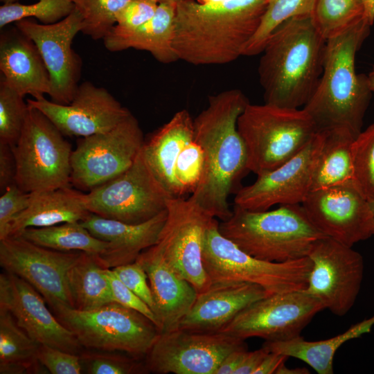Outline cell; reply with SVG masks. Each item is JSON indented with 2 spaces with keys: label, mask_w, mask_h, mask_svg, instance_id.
Instances as JSON below:
<instances>
[{
  "label": "cell",
  "mask_w": 374,
  "mask_h": 374,
  "mask_svg": "<svg viewBox=\"0 0 374 374\" xmlns=\"http://www.w3.org/2000/svg\"><path fill=\"white\" fill-rule=\"evenodd\" d=\"M365 8V18L372 26L374 22V0H363Z\"/></svg>",
  "instance_id": "51"
},
{
  "label": "cell",
  "mask_w": 374,
  "mask_h": 374,
  "mask_svg": "<svg viewBox=\"0 0 374 374\" xmlns=\"http://www.w3.org/2000/svg\"><path fill=\"white\" fill-rule=\"evenodd\" d=\"M238 130L247 156L248 171L260 175L297 154L317 132L303 109L250 103L240 115Z\"/></svg>",
  "instance_id": "6"
},
{
  "label": "cell",
  "mask_w": 374,
  "mask_h": 374,
  "mask_svg": "<svg viewBox=\"0 0 374 374\" xmlns=\"http://www.w3.org/2000/svg\"><path fill=\"white\" fill-rule=\"evenodd\" d=\"M249 103L239 89L208 98L194 119L193 139L202 148L205 166L202 181L190 198L212 217L226 220L232 214L228 198L247 169V156L238 130L240 115Z\"/></svg>",
  "instance_id": "1"
},
{
  "label": "cell",
  "mask_w": 374,
  "mask_h": 374,
  "mask_svg": "<svg viewBox=\"0 0 374 374\" xmlns=\"http://www.w3.org/2000/svg\"><path fill=\"white\" fill-rule=\"evenodd\" d=\"M326 44L311 16L279 26L267 41L258 68L265 103L303 107L321 78Z\"/></svg>",
  "instance_id": "3"
},
{
  "label": "cell",
  "mask_w": 374,
  "mask_h": 374,
  "mask_svg": "<svg viewBox=\"0 0 374 374\" xmlns=\"http://www.w3.org/2000/svg\"><path fill=\"white\" fill-rule=\"evenodd\" d=\"M364 19L344 33L326 40L323 71L310 98L303 107L317 131L343 128L357 136L371 94L367 76L355 70V57L370 33Z\"/></svg>",
  "instance_id": "4"
},
{
  "label": "cell",
  "mask_w": 374,
  "mask_h": 374,
  "mask_svg": "<svg viewBox=\"0 0 374 374\" xmlns=\"http://www.w3.org/2000/svg\"><path fill=\"white\" fill-rule=\"evenodd\" d=\"M167 217V209L139 224H128L90 213L82 224L95 237L108 242L107 251L97 256L105 268L134 262L144 250L157 244Z\"/></svg>",
  "instance_id": "24"
},
{
  "label": "cell",
  "mask_w": 374,
  "mask_h": 374,
  "mask_svg": "<svg viewBox=\"0 0 374 374\" xmlns=\"http://www.w3.org/2000/svg\"><path fill=\"white\" fill-rule=\"evenodd\" d=\"M224 0H197V1L202 4H211V3H215L220 1H222Z\"/></svg>",
  "instance_id": "54"
},
{
  "label": "cell",
  "mask_w": 374,
  "mask_h": 374,
  "mask_svg": "<svg viewBox=\"0 0 374 374\" xmlns=\"http://www.w3.org/2000/svg\"><path fill=\"white\" fill-rule=\"evenodd\" d=\"M288 357L283 355L269 352L256 370L254 374L276 373L277 369L285 363Z\"/></svg>",
  "instance_id": "50"
},
{
  "label": "cell",
  "mask_w": 374,
  "mask_h": 374,
  "mask_svg": "<svg viewBox=\"0 0 374 374\" xmlns=\"http://www.w3.org/2000/svg\"><path fill=\"white\" fill-rule=\"evenodd\" d=\"M37 359L51 374H80L83 371L80 355L40 344Z\"/></svg>",
  "instance_id": "42"
},
{
  "label": "cell",
  "mask_w": 374,
  "mask_h": 374,
  "mask_svg": "<svg viewBox=\"0 0 374 374\" xmlns=\"http://www.w3.org/2000/svg\"><path fill=\"white\" fill-rule=\"evenodd\" d=\"M15 26L37 47L48 71L51 101L69 104L79 85L82 62L72 48L73 40L82 30V18L75 9L52 24H38L30 19L15 22Z\"/></svg>",
  "instance_id": "18"
},
{
  "label": "cell",
  "mask_w": 374,
  "mask_h": 374,
  "mask_svg": "<svg viewBox=\"0 0 374 374\" xmlns=\"http://www.w3.org/2000/svg\"><path fill=\"white\" fill-rule=\"evenodd\" d=\"M215 218L206 231L202 261L211 283H247L258 285L269 294L303 290L312 267L308 256L273 262L256 258L221 234Z\"/></svg>",
  "instance_id": "8"
},
{
  "label": "cell",
  "mask_w": 374,
  "mask_h": 374,
  "mask_svg": "<svg viewBox=\"0 0 374 374\" xmlns=\"http://www.w3.org/2000/svg\"><path fill=\"white\" fill-rule=\"evenodd\" d=\"M309 371L305 368H289L283 364L276 371V374H308Z\"/></svg>",
  "instance_id": "52"
},
{
  "label": "cell",
  "mask_w": 374,
  "mask_h": 374,
  "mask_svg": "<svg viewBox=\"0 0 374 374\" xmlns=\"http://www.w3.org/2000/svg\"><path fill=\"white\" fill-rule=\"evenodd\" d=\"M131 0H72L82 18V33L103 39L116 24L118 13Z\"/></svg>",
  "instance_id": "36"
},
{
  "label": "cell",
  "mask_w": 374,
  "mask_h": 374,
  "mask_svg": "<svg viewBox=\"0 0 374 374\" xmlns=\"http://www.w3.org/2000/svg\"><path fill=\"white\" fill-rule=\"evenodd\" d=\"M49 307L85 349L122 352L141 359L160 333L147 317L116 302L87 311L60 303Z\"/></svg>",
  "instance_id": "7"
},
{
  "label": "cell",
  "mask_w": 374,
  "mask_h": 374,
  "mask_svg": "<svg viewBox=\"0 0 374 374\" xmlns=\"http://www.w3.org/2000/svg\"><path fill=\"white\" fill-rule=\"evenodd\" d=\"M366 76H367V81H368V87L371 92L374 93V66L371 71Z\"/></svg>",
  "instance_id": "53"
},
{
  "label": "cell",
  "mask_w": 374,
  "mask_h": 374,
  "mask_svg": "<svg viewBox=\"0 0 374 374\" xmlns=\"http://www.w3.org/2000/svg\"><path fill=\"white\" fill-rule=\"evenodd\" d=\"M370 204H371V208L374 213V202H370Z\"/></svg>",
  "instance_id": "57"
},
{
  "label": "cell",
  "mask_w": 374,
  "mask_h": 374,
  "mask_svg": "<svg viewBox=\"0 0 374 374\" xmlns=\"http://www.w3.org/2000/svg\"><path fill=\"white\" fill-rule=\"evenodd\" d=\"M222 235L251 256L284 262L307 257L326 237L310 220L301 204L253 211L234 205L229 219L219 222Z\"/></svg>",
  "instance_id": "5"
},
{
  "label": "cell",
  "mask_w": 374,
  "mask_h": 374,
  "mask_svg": "<svg viewBox=\"0 0 374 374\" xmlns=\"http://www.w3.org/2000/svg\"><path fill=\"white\" fill-rule=\"evenodd\" d=\"M373 326L374 314L330 339L308 341L300 335L283 341H265L262 346L270 353L299 359L319 374H332L333 359L337 350L346 341L371 332Z\"/></svg>",
  "instance_id": "29"
},
{
  "label": "cell",
  "mask_w": 374,
  "mask_h": 374,
  "mask_svg": "<svg viewBox=\"0 0 374 374\" xmlns=\"http://www.w3.org/2000/svg\"><path fill=\"white\" fill-rule=\"evenodd\" d=\"M0 71L6 83L23 96L38 100L51 92L50 75L37 47L15 26L1 32Z\"/></svg>",
  "instance_id": "25"
},
{
  "label": "cell",
  "mask_w": 374,
  "mask_h": 374,
  "mask_svg": "<svg viewBox=\"0 0 374 374\" xmlns=\"http://www.w3.org/2000/svg\"><path fill=\"white\" fill-rule=\"evenodd\" d=\"M158 5L157 0H131L118 13L113 28L129 31L139 28L154 16Z\"/></svg>",
  "instance_id": "44"
},
{
  "label": "cell",
  "mask_w": 374,
  "mask_h": 374,
  "mask_svg": "<svg viewBox=\"0 0 374 374\" xmlns=\"http://www.w3.org/2000/svg\"><path fill=\"white\" fill-rule=\"evenodd\" d=\"M136 260L147 274L160 333L178 329L197 292L168 264L155 244L141 252Z\"/></svg>",
  "instance_id": "22"
},
{
  "label": "cell",
  "mask_w": 374,
  "mask_h": 374,
  "mask_svg": "<svg viewBox=\"0 0 374 374\" xmlns=\"http://www.w3.org/2000/svg\"><path fill=\"white\" fill-rule=\"evenodd\" d=\"M83 371L89 374H138L148 371L141 363L130 355L117 351L84 350L80 355Z\"/></svg>",
  "instance_id": "40"
},
{
  "label": "cell",
  "mask_w": 374,
  "mask_h": 374,
  "mask_svg": "<svg viewBox=\"0 0 374 374\" xmlns=\"http://www.w3.org/2000/svg\"><path fill=\"white\" fill-rule=\"evenodd\" d=\"M322 147L314 172L312 190L353 180L352 147L357 137L343 129L321 130Z\"/></svg>",
  "instance_id": "30"
},
{
  "label": "cell",
  "mask_w": 374,
  "mask_h": 374,
  "mask_svg": "<svg viewBox=\"0 0 374 374\" xmlns=\"http://www.w3.org/2000/svg\"><path fill=\"white\" fill-rule=\"evenodd\" d=\"M247 347L244 339L223 332L178 328L159 333L145 356L148 371L157 374H215L232 351Z\"/></svg>",
  "instance_id": "13"
},
{
  "label": "cell",
  "mask_w": 374,
  "mask_h": 374,
  "mask_svg": "<svg viewBox=\"0 0 374 374\" xmlns=\"http://www.w3.org/2000/svg\"><path fill=\"white\" fill-rule=\"evenodd\" d=\"M10 87L1 76L0 79V143L13 147L18 141L28 112V104Z\"/></svg>",
  "instance_id": "38"
},
{
  "label": "cell",
  "mask_w": 374,
  "mask_h": 374,
  "mask_svg": "<svg viewBox=\"0 0 374 374\" xmlns=\"http://www.w3.org/2000/svg\"><path fill=\"white\" fill-rule=\"evenodd\" d=\"M106 274L109 282L114 301L125 307L141 312L150 319L158 328V322L156 316L150 308L129 289L118 278L112 269L107 268Z\"/></svg>",
  "instance_id": "46"
},
{
  "label": "cell",
  "mask_w": 374,
  "mask_h": 374,
  "mask_svg": "<svg viewBox=\"0 0 374 374\" xmlns=\"http://www.w3.org/2000/svg\"><path fill=\"white\" fill-rule=\"evenodd\" d=\"M16 163L11 145L0 143V191L15 183Z\"/></svg>",
  "instance_id": "47"
},
{
  "label": "cell",
  "mask_w": 374,
  "mask_h": 374,
  "mask_svg": "<svg viewBox=\"0 0 374 374\" xmlns=\"http://www.w3.org/2000/svg\"><path fill=\"white\" fill-rule=\"evenodd\" d=\"M194 119L186 109L176 112L147 141L142 152L151 171L174 197L180 193L175 177L177 159L184 146L193 139Z\"/></svg>",
  "instance_id": "26"
},
{
  "label": "cell",
  "mask_w": 374,
  "mask_h": 374,
  "mask_svg": "<svg viewBox=\"0 0 374 374\" xmlns=\"http://www.w3.org/2000/svg\"><path fill=\"white\" fill-rule=\"evenodd\" d=\"M170 197H174L154 175L141 150L126 171L84 193V202L91 213L139 224L166 210Z\"/></svg>",
  "instance_id": "10"
},
{
  "label": "cell",
  "mask_w": 374,
  "mask_h": 374,
  "mask_svg": "<svg viewBox=\"0 0 374 374\" xmlns=\"http://www.w3.org/2000/svg\"><path fill=\"white\" fill-rule=\"evenodd\" d=\"M46 303L21 278L6 271L0 274V307L12 314L19 326L39 344L80 355L84 348Z\"/></svg>",
  "instance_id": "21"
},
{
  "label": "cell",
  "mask_w": 374,
  "mask_h": 374,
  "mask_svg": "<svg viewBox=\"0 0 374 374\" xmlns=\"http://www.w3.org/2000/svg\"><path fill=\"white\" fill-rule=\"evenodd\" d=\"M204 166V150L193 139L182 149L175 164V177L181 197L195 191L203 177Z\"/></svg>",
  "instance_id": "41"
},
{
  "label": "cell",
  "mask_w": 374,
  "mask_h": 374,
  "mask_svg": "<svg viewBox=\"0 0 374 374\" xmlns=\"http://www.w3.org/2000/svg\"><path fill=\"white\" fill-rule=\"evenodd\" d=\"M176 5L173 1L159 3L154 16L134 30L112 28L103 39L105 48L112 52L128 48L145 51L164 64L177 61L172 48Z\"/></svg>",
  "instance_id": "28"
},
{
  "label": "cell",
  "mask_w": 374,
  "mask_h": 374,
  "mask_svg": "<svg viewBox=\"0 0 374 374\" xmlns=\"http://www.w3.org/2000/svg\"><path fill=\"white\" fill-rule=\"evenodd\" d=\"M118 278L153 311L154 301L147 274L136 260L112 269Z\"/></svg>",
  "instance_id": "45"
},
{
  "label": "cell",
  "mask_w": 374,
  "mask_h": 374,
  "mask_svg": "<svg viewBox=\"0 0 374 374\" xmlns=\"http://www.w3.org/2000/svg\"><path fill=\"white\" fill-rule=\"evenodd\" d=\"M212 217L189 198L170 197L167 217L155 244L165 260L197 294L211 285L204 267L202 252Z\"/></svg>",
  "instance_id": "12"
},
{
  "label": "cell",
  "mask_w": 374,
  "mask_h": 374,
  "mask_svg": "<svg viewBox=\"0 0 374 374\" xmlns=\"http://www.w3.org/2000/svg\"><path fill=\"white\" fill-rule=\"evenodd\" d=\"M317 0H271L256 32L245 46L242 55L261 53L269 37L288 19L311 16Z\"/></svg>",
  "instance_id": "35"
},
{
  "label": "cell",
  "mask_w": 374,
  "mask_h": 374,
  "mask_svg": "<svg viewBox=\"0 0 374 374\" xmlns=\"http://www.w3.org/2000/svg\"><path fill=\"white\" fill-rule=\"evenodd\" d=\"M326 237L353 247L374 235V213L353 180L311 190L301 204Z\"/></svg>",
  "instance_id": "17"
},
{
  "label": "cell",
  "mask_w": 374,
  "mask_h": 374,
  "mask_svg": "<svg viewBox=\"0 0 374 374\" xmlns=\"http://www.w3.org/2000/svg\"><path fill=\"white\" fill-rule=\"evenodd\" d=\"M311 17L319 33L328 40L366 19L364 1L317 0Z\"/></svg>",
  "instance_id": "34"
},
{
  "label": "cell",
  "mask_w": 374,
  "mask_h": 374,
  "mask_svg": "<svg viewBox=\"0 0 374 374\" xmlns=\"http://www.w3.org/2000/svg\"><path fill=\"white\" fill-rule=\"evenodd\" d=\"M28 106L21 136L12 147L15 183L30 193L71 186V145L46 115Z\"/></svg>",
  "instance_id": "9"
},
{
  "label": "cell",
  "mask_w": 374,
  "mask_h": 374,
  "mask_svg": "<svg viewBox=\"0 0 374 374\" xmlns=\"http://www.w3.org/2000/svg\"><path fill=\"white\" fill-rule=\"evenodd\" d=\"M16 235L37 245L60 251H82L101 256L108 247L107 242L93 235L80 222L41 228L30 227Z\"/></svg>",
  "instance_id": "33"
},
{
  "label": "cell",
  "mask_w": 374,
  "mask_h": 374,
  "mask_svg": "<svg viewBox=\"0 0 374 374\" xmlns=\"http://www.w3.org/2000/svg\"><path fill=\"white\" fill-rule=\"evenodd\" d=\"M75 10L72 0H38L32 4L12 2L0 6V28L12 22L34 17L43 24L60 21Z\"/></svg>",
  "instance_id": "37"
},
{
  "label": "cell",
  "mask_w": 374,
  "mask_h": 374,
  "mask_svg": "<svg viewBox=\"0 0 374 374\" xmlns=\"http://www.w3.org/2000/svg\"><path fill=\"white\" fill-rule=\"evenodd\" d=\"M27 103L46 115L64 136L86 137L106 132L131 112L105 88L85 81L78 85L71 102L55 103L45 98Z\"/></svg>",
  "instance_id": "20"
},
{
  "label": "cell",
  "mask_w": 374,
  "mask_h": 374,
  "mask_svg": "<svg viewBox=\"0 0 374 374\" xmlns=\"http://www.w3.org/2000/svg\"><path fill=\"white\" fill-rule=\"evenodd\" d=\"M271 0L177 2L172 48L194 65L224 64L242 55Z\"/></svg>",
  "instance_id": "2"
},
{
  "label": "cell",
  "mask_w": 374,
  "mask_h": 374,
  "mask_svg": "<svg viewBox=\"0 0 374 374\" xmlns=\"http://www.w3.org/2000/svg\"><path fill=\"white\" fill-rule=\"evenodd\" d=\"M84 194L71 186L30 193L28 206L12 220L7 237L30 227L82 222L91 213L84 206Z\"/></svg>",
  "instance_id": "27"
},
{
  "label": "cell",
  "mask_w": 374,
  "mask_h": 374,
  "mask_svg": "<svg viewBox=\"0 0 374 374\" xmlns=\"http://www.w3.org/2000/svg\"><path fill=\"white\" fill-rule=\"evenodd\" d=\"M352 247L326 236L308 256L312 267L303 290L339 317L355 304L364 276L363 258Z\"/></svg>",
  "instance_id": "14"
},
{
  "label": "cell",
  "mask_w": 374,
  "mask_h": 374,
  "mask_svg": "<svg viewBox=\"0 0 374 374\" xmlns=\"http://www.w3.org/2000/svg\"><path fill=\"white\" fill-rule=\"evenodd\" d=\"M84 253L53 250L20 235L0 240L1 267L32 285L48 306L60 303L72 308L67 274Z\"/></svg>",
  "instance_id": "16"
},
{
  "label": "cell",
  "mask_w": 374,
  "mask_h": 374,
  "mask_svg": "<svg viewBox=\"0 0 374 374\" xmlns=\"http://www.w3.org/2000/svg\"><path fill=\"white\" fill-rule=\"evenodd\" d=\"M39 344L19 326L12 314L0 307V373H41Z\"/></svg>",
  "instance_id": "32"
},
{
  "label": "cell",
  "mask_w": 374,
  "mask_h": 374,
  "mask_svg": "<svg viewBox=\"0 0 374 374\" xmlns=\"http://www.w3.org/2000/svg\"><path fill=\"white\" fill-rule=\"evenodd\" d=\"M106 269L97 256L87 253L70 268L67 285L73 308L87 311L114 302Z\"/></svg>",
  "instance_id": "31"
},
{
  "label": "cell",
  "mask_w": 374,
  "mask_h": 374,
  "mask_svg": "<svg viewBox=\"0 0 374 374\" xmlns=\"http://www.w3.org/2000/svg\"><path fill=\"white\" fill-rule=\"evenodd\" d=\"M30 193L17 184L8 186L0 197V240L7 237L12 220L29 205Z\"/></svg>",
  "instance_id": "43"
},
{
  "label": "cell",
  "mask_w": 374,
  "mask_h": 374,
  "mask_svg": "<svg viewBox=\"0 0 374 374\" xmlns=\"http://www.w3.org/2000/svg\"><path fill=\"white\" fill-rule=\"evenodd\" d=\"M269 295L252 283H211L196 300L179 328L202 332H220L251 303Z\"/></svg>",
  "instance_id": "23"
},
{
  "label": "cell",
  "mask_w": 374,
  "mask_h": 374,
  "mask_svg": "<svg viewBox=\"0 0 374 374\" xmlns=\"http://www.w3.org/2000/svg\"><path fill=\"white\" fill-rule=\"evenodd\" d=\"M1 2H3V3H12V2H16L18 0H0Z\"/></svg>",
  "instance_id": "56"
},
{
  "label": "cell",
  "mask_w": 374,
  "mask_h": 374,
  "mask_svg": "<svg viewBox=\"0 0 374 374\" xmlns=\"http://www.w3.org/2000/svg\"><path fill=\"white\" fill-rule=\"evenodd\" d=\"M247 352V347H244L228 354L222 361L215 374H234Z\"/></svg>",
  "instance_id": "49"
},
{
  "label": "cell",
  "mask_w": 374,
  "mask_h": 374,
  "mask_svg": "<svg viewBox=\"0 0 374 374\" xmlns=\"http://www.w3.org/2000/svg\"><path fill=\"white\" fill-rule=\"evenodd\" d=\"M157 1L159 2V3H163V2H171V1L177 2L179 0H157Z\"/></svg>",
  "instance_id": "55"
},
{
  "label": "cell",
  "mask_w": 374,
  "mask_h": 374,
  "mask_svg": "<svg viewBox=\"0 0 374 374\" xmlns=\"http://www.w3.org/2000/svg\"><path fill=\"white\" fill-rule=\"evenodd\" d=\"M352 154L353 181L369 202H374V123L357 136Z\"/></svg>",
  "instance_id": "39"
},
{
  "label": "cell",
  "mask_w": 374,
  "mask_h": 374,
  "mask_svg": "<svg viewBox=\"0 0 374 374\" xmlns=\"http://www.w3.org/2000/svg\"><path fill=\"white\" fill-rule=\"evenodd\" d=\"M324 132L317 131L294 157L276 168L258 175L251 184L240 188L234 205L253 211L276 204H301L312 190V180Z\"/></svg>",
  "instance_id": "19"
},
{
  "label": "cell",
  "mask_w": 374,
  "mask_h": 374,
  "mask_svg": "<svg viewBox=\"0 0 374 374\" xmlns=\"http://www.w3.org/2000/svg\"><path fill=\"white\" fill-rule=\"evenodd\" d=\"M145 140L131 113L112 130L80 137L71 157V184L89 191L119 176L134 162Z\"/></svg>",
  "instance_id": "11"
},
{
  "label": "cell",
  "mask_w": 374,
  "mask_h": 374,
  "mask_svg": "<svg viewBox=\"0 0 374 374\" xmlns=\"http://www.w3.org/2000/svg\"><path fill=\"white\" fill-rule=\"evenodd\" d=\"M323 305L303 290L269 294L247 306L220 332L246 339L283 341L300 336Z\"/></svg>",
  "instance_id": "15"
},
{
  "label": "cell",
  "mask_w": 374,
  "mask_h": 374,
  "mask_svg": "<svg viewBox=\"0 0 374 374\" xmlns=\"http://www.w3.org/2000/svg\"><path fill=\"white\" fill-rule=\"evenodd\" d=\"M269 353L263 346L254 351H248L234 374H254L256 370Z\"/></svg>",
  "instance_id": "48"
}]
</instances>
